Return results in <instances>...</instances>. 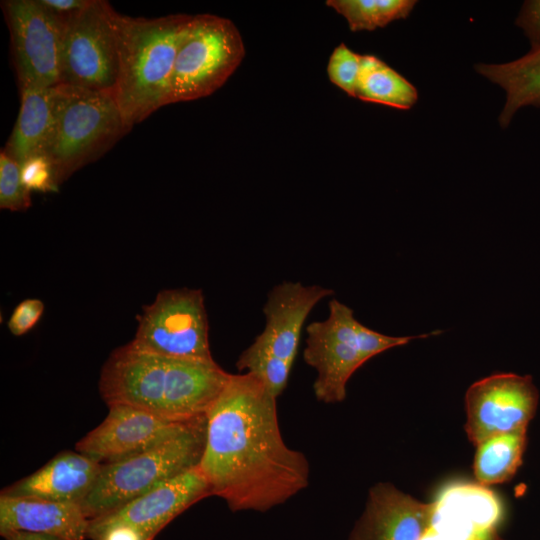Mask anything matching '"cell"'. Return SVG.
Segmentation results:
<instances>
[{"instance_id":"1","label":"cell","mask_w":540,"mask_h":540,"mask_svg":"<svg viewBox=\"0 0 540 540\" xmlns=\"http://www.w3.org/2000/svg\"><path fill=\"white\" fill-rule=\"evenodd\" d=\"M276 401L254 375L231 374L206 412L198 466L233 512L268 511L309 484V462L284 442Z\"/></svg>"},{"instance_id":"2","label":"cell","mask_w":540,"mask_h":540,"mask_svg":"<svg viewBox=\"0 0 540 540\" xmlns=\"http://www.w3.org/2000/svg\"><path fill=\"white\" fill-rule=\"evenodd\" d=\"M231 373L214 360L167 357L130 342L110 354L99 392L109 406L129 405L159 416L186 420L206 415Z\"/></svg>"},{"instance_id":"3","label":"cell","mask_w":540,"mask_h":540,"mask_svg":"<svg viewBox=\"0 0 540 540\" xmlns=\"http://www.w3.org/2000/svg\"><path fill=\"white\" fill-rule=\"evenodd\" d=\"M192 15L147 19L119 14V63L113 96L130 126L169 104L170 79Z\"/></svg>"},{"instance_id":"4","label":"cell","mask_w":540,"mask_h":540,"mask_svg":"<svg viewBox=\"0 0 540 540\" xmlns=\"http://www.w3.org/2000/svg\"><path fill=\"white\" fill-rule=\"evenodd\" d=\"M306 333L303 358L316 371L314 395L318 401L333 404L346 398L349 379L369 359L414 339L438 335L441 331L389 336L363 325L350 307L333 299L329 302L328 317L311 322Z\"/></svg>"},{"instance_id":"5","label":"cell","mask_w":540,"mask_h":540,"mask_svg":"<svg viewBox=\"0 0 540 540\" xmlns=\"http://www.w3.org/2000/svg\"><path fill=\"white\" fill-rule=\"evenodd\" d=\"M54 126L43 150L60 186L107 152L131 128L112 93L58 84Z\"/></svg>"},{"instance_id":"6","label":"cell","mask_w":540,"mask_h":540,"mask_svg":"<svg viewBox=\"0 0 540 540\" xmlns=\"http://www.w3.org/2000/svg\"><path fill=\"white\" fill-rule=\"evenodd\" d=\"M206 437V415L169 440L137 455L102 466L81 503L89 520L109 514L133 499L196 467Z\"/></svg>"},{"instance_id":"7","label":"cell","mask_w":540,"mask_h":540,"mask_svg":"<svg viewBox=\"0 0 540 540\" xmlns=\"http://www.w3.org/2000/svg\"><path fill=\"white\" fill-rule=\"evenodd\" d=\"M244 57L242 36L230 19L212 14L192 16L175 58L169 104L213 94Z\"/></svg>"},{"instance_id":"8","label":"cell","mask_w":540,"mask_h":540,"mask_svg":"<svg viewBox=\"0 0 540 540\" xmlns=\"http://www.w3.org/2000/svg\"><path fill=\"white\" fill-rule=\"evenodd\" d=\"M118 17L107 1L91 0L65 23L61 84L113 94L119 63Z\"/></svg>"},{"instance_id":"9","label":"cell","mask_w":540,"mask_h":540,"mask_svg":"<svg viewBox=\"0 0 540 540\" xmlns=\"http://www.w3.org/2000/svg\"><path fill=\"white\" fill-rule=\"evenodd\" d=\"M137 319V330L130 342L134 347L178 359L214 360L200 289L162 290Z\"/></svg>"},{"instance_id":"10","label":"cell","mask_w":540,"mask_h":540,"mask_svg":"<svg viewBox=\"0 0 540 540\" xmlns=\"http://www.w3.org/2000/svg\"><path fill=\"white\" fill-rule=\"evenodd\" d=\"M20 88L60 84L65 23L38 0L2 2Z\"/></svg>"},{"instance_id":"11","label":"cell","mask_w":540,"mask_h":540,"mask_svg":"<svg viewBox=\"0 0 540 540\" xmlns=\"http://www.w3.org/2000/svg\"><path fill=\"white\" fill-rule=\"evenodd\" d=\"M538 402L530 375L496 373L476 381L465 394L469 440L478 446L494 435L527 428Z\"/></svg>"},{"instance_id":"12","label":"cell","mask_w":540,"mask_h":540,"mask_svg":"<svg viewBox=\"0 0 540 540\" xmlns=\"http://www.w3.org/2000/svg\"><path fill=\"white\" fill-rule=\"evenodd\" d=\"M196 418L176 420L129 405H112L105 419L77 442L76 450L102 465L111 464L169 440Z\"/></svg>"},{"instance_id":"13","label":"cell","mask_w":540,"mask_h":540,"mask_svg":"<svg viewBox=\"0 0 540 540\" xmlns=\"http://www.w3.org/2000/svg\"><path fill=\"white\" fill-rule=\"evenodd\" d=\"M332 294L331 289L320 285L293 281L275 285L263 306L265 327L246 350L293 366L309 313L322 299Z\"/></svg>"},{"instance_id":"14","label":"cell","mask_w":540,"mask_h":540,"mask_svg":"<svg viewBox=\"0 0 540 540\" xmlns=\"http://www.w3.org/2000/svg\"><path fill=\"white\" fill-rule=\"evenodd\" d=\"M435 512V504L422 503L391 483L381 482L370 488L349 540H423Z\"/></svg>"},{"instance_id":"15","label":"cell","mask_w":540,"mask_h":540,"mask_svg":"<svg viewBox=\"0 0 540 540\" xmlns=\"http://www.w3.org/2000/svg\"><path fill=\"white\" fill-rule=\"evenodd\" d=\"M207 496H211L209 484L196 466L95 519L128 524L153 540L173 519Z\"/></svg>"},{"instance_id":"16","label":"cell","mask_w":540,"mask_h":540,"mask_svg":"<svg viewBox=\"0 0 540 540\" xmlns=\"http://www.w3.org/2000/svg\"><path fill=\"white\" fill-rule=\"evenodd\" d=\"M102 466L80 452H62L1 494L81 504L95 485Z\"/></svg>"},{"instance_id":"17","label":"cell","mask_w":540,"mask_h":540,"mask_svg":"<svg viewBox=\"0 0 540 540\" xmlns=\"http://www.w3.org/2000/svg\"><path fill=\"white\" fill-rule=\"evenodd\" d=\"M89 524L78 503L0 495V534L24 530L61 540H85Z\"/></svg>"},{"instance_id":"18","label":"cell","mask_w":540,"mask_h":540,"mask_svg":"<svg viewBox=\"0 0 540 540\" xmlns=\"http://www.w3.org/2000/svg\"><path fill=\"white\" fill-rule=\"evenodd\" d=\"M19 114L4 150L19 164L42 153L51 135L58 104V87H21Z\"/></svg>"},{"instance_id":"19","label":"cell","mask_w":540,"mask_h":540,"mask_svg":"<svg viewBox=\"0 0 540 540\" xmlns=\"http://www.w3.org/2000/svg\"><path fill=\"white\" fill-rule=\"evenodd\" d=\"M475 70L506 92L499 124L506 128L514 114L525 106L540 108V49L503 64H476Z\"/></svg>"},{"instance_id":"20","label":"cell","mask_w":540,"mask_h":540,"mask_svg":"<svg viewBox=\"0 0 540 540\" xmlns=\"http://www.w3.org/2000/svg\"><path fill=\"white\" fill-rule=\"evenodd\" d=\"M356 98L408 110L417 102L416 87L375 55L362 56Z\"/></svg>"},{"instance_id":"21","label":"cell","mask_w":540,"mask_h":540,"mask_svg":"<svg viewBox=\"0 0 540 540\" xmlns=\"http://www.w3.org/2000/svg\"><path fill=\"white\" fill-rule=\"evenodd\" d=\"M527 428L494 435L477 446L473 470L482 485L510 480L522 464Z\"/></svg>"},{"instance_id":"22","label":"cell","mask_w":540,"mask_h":540,"mask_svg":"<svg viewBox=\"0 0 540 540\" xmlns=\"http://www.w3.org/2000/svg\"><path fill=\"white\" fill-rule=\"evenodd\" d=\"M415 0H328L325 4L343 16L352 32L373 31L407 18Z\"/></svg>"},{"instance_id":"23","label":"cell","mask_w":540,"mask_h":540,"mask_svg":"<svg viewBox=\"0 0 540 540\" xmlns=\"http://www.w3.org/2000/svg\"><path fill=\"white\" fill-rule=\"evenodd\" d=\"M31 206V192L20 176V164L2 149L0 152V208L25 211Z\"/></svg>"},{"instance_id":"24","label":"cell","mask_w":540,"mask_h":540,"mask_svg":"<svg viewBox=\"0 0 540 540\" xmlns=\"http://www.w3.org/2000/svg\"><path fill=\"white\" fill-rule=\"evenodd\" d=\"M362 56L344 43H340L331 53L327 66L329 80L348 96L354 98H356Z\"/></svg>"},{"instance_id":"25","label":"cell","mask_w":540,"mask_h":540,"mask_svg":"<svg viewBox=\"0 0 540 540\" xmlns=\"http://www.w3.org/2000/svg\"><path fill=\"white\" fill-rule=\"evenodd\" d=\"M20 176L30 192H54L59 187L54 166L44 153L33 154L21 162Z\"/></svg>"},{"instance_id":"26","label":"cell","mask_w":540,"mask_h":540,"mask_svg":"<svg viewBox=\"0 0 540 540\" xmlns=\"http://www.w3.org/2000/svg\"><path fill=\"white\" fill-rule=\"evenodd\" d=\"M44 312V303L37 298H28L21 301L13 310L8 328L15 336H22L29 332L40 320Z\"/></svg>"},{"instance_id":"27","label":"cell","mask_w":540,"mask_h":540,"mask_svg":"<svg viewBox=\"0 0 540 540\" xmlns=\"http://www.w3.org/2000/svg\"><path fill=\"white\" fill-rule=\"evenodd\" d=\"M88 538L91 540H150L141 531L128 524L102 519L90 520Z\"/></svg>"},{"instance_id":"28","label":"cell","mask_w":540,"mask_h":540,"mask_svg":"<svg viewBox=\"0 0 540 540\" xmlns=\"http://www.w3.org/2000/svg\"><path fill=\"white\" fill-rule=\"evenodd\" d=\"M531 44V50L540 49V0L525 1L515 20Z\"/></svg>"},{"instance_id":"29","label":"cell","mask_w":540,"mask_h":540,"mask_svg":"<svg viewBox=\"0 0 540 540\" xmlns=\"http://www.w3.org/2000/svg\"><path fill=\"white\" fill-rule=\"evenodd\" d=\"M39 3L63 23L82 12L91 0H38Z\"/></svg>"},{"instance_id":"30","label":"cell","mask_w":540,"mask_h":540,"mask_svg":"<svg viewBox=\"0 0 540 540\" xmlns=\"http://www.w3.org/2000/svg\"><path fill=\"white\" fill-rule=\"evenodd\" d=\"M0 535L4 540H61L50 535L24 530H12Z\"/></svg>"}]
</instances>
